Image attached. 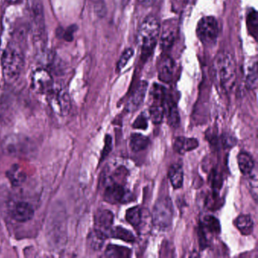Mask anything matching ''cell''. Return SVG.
<instances>
[{
	"instance_id": "obj_1",
	"label": "cell",
	"mask_w": 258,
	"mask_h": 258,
	"mask_svg": "<svg viewBox=\"0 0 258 258\" xmlns=\"http://www.w3.org/2000/svg\"><path fill=\"white\" fill-rule=\"evenodd\" d=\"M25 64V55L17 42L9 43L3 53V73L6 81L8 83L16 82L23 70Z\"/></svg>"
},
{
	"instance_id": "obj_2",
	"label": "cell",
	"mask_w": 258,
	"mask_h": 258,
	"mask_svg": "<svg viewBox=\"0 0 258 258\" xmlns=\"http://www.w3.org/2000/svg\"><path fill=\"white\" fill-rule=\"evenodd\" d=\"M214 75L224 90H230L236 79V69L233 57L228 52H220L214 61Z\"/></svg>"
},
{
	"instance_id": "obj_3",
	"label": "cell",
	"mask_w": 258,
	"mask_h": 258,
	"mask_svg": "<svg viewBox=\"0 0 258 258\" xmlns=\"http://www.w3.org/2000/svg\"><path fill=\"white\" fill-rule=\"evenodd\" d=\"M161 34V25L156 18L149 16L140 25L137 33V43L143 56L150 55L156 46Z\"/></svg>"
},
{
	"instance_id": "obj_4",
	"label": "cell",
	"mask_w": 258,
	"mask_h": 258,
	"mask_svg": "<svg viewBox=\"0 0 258 258\" xmlns=\"http://www.w3.org/2000/svg\"><path fill=\"white\" fill-rule=\"evenodd\" d=\"M30 26L36 43H44L46 39L44 11L41 0H26Z\"/></svg>"
},
{
	"instance_id": "obj_5",
	"label": "cell",
	"mask_w": 258,
	"mask_h": 258,
	"mask_svg": "<svg viewBox=\"0 0 258 258\" xmlns=\"http://www.w3.org/2000/svg\"><path fill=\"white\" fill-rule=\"evenodd\" d=\"M173 208L171 201L168 198H162L155 203L152 214L153 224L158 229L165 230L172 224Z\"/></svg>"
},
{
	"instance_id": "obj_6",
	"label": "cell",
	"mask_w": 258,
	"mask_h": 258,
	"mask_svg": "<svg viewBox=\"0 0 258 258\" xmlns=\"http://www.w3.org/2000/svg\"><path fill=\"white\" fill-rule=\"evenodd\" d=\"M197 36L203 45L213 46L217 43L219 26L217 19L213 16L202 18L197 25Z\"/></svg>"
},
{
	"instance_id": "obj_7",
	"label": "cell",
	"mask_w": 258,
	"mask_h": 258,
	"mask_svg": "<svg viewBox=\"0 0 258 258\" xmlns=\"http://www.w3.org/2000/svg\"><path fill=\"white\" fill-rule=\"evenodd\" d=\"M49 96V105L57 114L66 115L71 109V100L69 93L62 89H52L48 93Z\"/></svg>"
},
{
	"instance_id": "obj_8",
	"label": "cell",
	"mask_w": 258,
	"mask_h": 258,
	"mask_svg": "<svg viewBox=\"0 0 258 258\" xmlns=\"http://www.w3.org/2000/svg\"><path fill=\"white\" fill-rule=\"evenodd\" d=\"M4 150L13 155H27L31 151V143L28 139L19 135H12L7 137L3 143Z\"/></svg>"
},
{
	"instance_id": "obj_9",
	"label": "cell",
	"mask_w": 258,
	"mask_h": 258,
	"mask_svg": "<svg viewBox=\"0 0 258 258\" xmlns=\"http://www.w3.org/2000/svg\"><path fill=\"white\" fill-rule=\"evenodd\" d=\"M52 75L45 69H38L31 76L33 90L40 94H48L54 88Z\"/></svg>"
},
{
	"instance_id": "obj_10",
	"label": "cell",
	"mask_w": 258,
	"mask_h": 258,
	"mask_svg": "<svg viewBox=\"0 0 258 258\" xmlns=\"http://www.w3.org/2000/svg\"><path fill=\"white\" fill-rule=\"evenodd\" d=\"M11 215L16 221L25 223L29 221L34 217V208L28 202H17L12 207Z\"/></svg>"
},
{
	"instance_id": "obj_11",
	"label": "cell",
	"mask_w": 258,
	"mask_h": 258,
	"mask_svg": "<svg viewBox=\"0 0 258 258\" xmlns=\"http://www.w3.org/2000/svg\"><path fill=\"white\" fill-rule=\"evenodd\" d=\"M126 197V192L123 185L113 182L105 187L104 191V199L108 203L114 204L121 203L125 201Z\"/></svg>"
},
{
	"instance_id": "obj_12",
	"label": "cell",
	"mask_w": 258,
	"mask_h": 258,
	"mask_svg": "<svg viewBox=\"0 0 258 258\" xmlns=\"http://www.w3.org/2000/svg\"><path fill=\"white\" fill-rule=\"evenodd\" d=\"M147 90L148 83L146 81H142L139 84L126 104V110L128 111L132 112L140 108V105L144 102Z\"/></svg>"
},
{
	"instance_id": "obj_13",
	"label": "cell",
	"mask_w": 258,
	"mask_h": 258,
	"mask_svg": "<svg viewBox=\"0 0 258 258\" xmlns=\"http://www.w3.org/2000/svg\"><path fill=\"white\" fill-rule=\"evenodd\" d=\"M94 219L96 229L102 231L107 235V231L108 232L110 230L114 223L113 213L108 210H100L97 211Z\"/></svg>"
},
{
	"instance_id": "obj_14",
	"label": "cell",
	"mask_w": 258,
	"mask_h": 258,
	"mask_svg": "<svg viewBox=\"0 0 258 258\" xmlns=\"http://www.w3.org/2000/svg\"><path fill=\"white\" fill-rule=\"evenodd\" d=\"M174 62L170 57L162 58L158 64V78L162 82L168 84L173 79Z\"/></svg>"
},
{
	"instance_id": "obj_15",
	"label": "cell",
	"mask_w": 258,
	"mask_h": 258,
	"mask_svg": "<svg viewBox=\"0 0 258 258\" xmlns=\"http://www.w3.org/2000/svg\"><path fill=\"white\" fill-rule=\"evenodd\" d=\"M199 146V142L196 139L178 137L175 140L173 148L178 153L183 155L185 152L194 150Z\"/></svg>"
},
{
	"instance_id": "obj_16",
	"label": "cell",
	"mask_w": 258,
	"mask_h": 258,
	"mask_svg": "<svg viewBox=\"0 0 258 258\" xmlns=\"http://www.w3.org/2000/svg\"><path fill=\"white\" fill-rule=\"evenodd\" d=\"M107 235L102 231L98 229L90 232L87 237V244L89 247L93 250H99L102 248L105 242Z\"/></svg>"
},
{
	"instance_id": "obj_17",
	"label": "cell",
	"mask_w": 258,
	"mask_h": 258,
	"mask_svg": "<svg viewBox=\"0 0 258 258\" xmlns=\"http://www.w3.org/2000/svg\"><path fill=\"white\" fill-rule=\"evenodd\" d=\"M164 114H166L170 126L172 127H177L180 122V117L176 105L173 102H169L165 100L164 103Z\"/></svg>"
},
{
	"instance_id": "obj_18",
	"label": "cell",
	"mask_w": 258,
	"mask_h": 258,
	"mask_svg": "<svg viewBox=\"0 0 258 258\" xmlns=\"http://www.w3.org/2000/svg\"><path fill=\"white\" fill-rule=\"evenodd\" d=\"M168 177L174 188H179L183 184V170L182 166L174 164L170 166L168 171Z\"/></svg>"
},
{
	"instance_id": "obj_19",
	"label": "cell",
	"mask_w": 258,
	"mask_h": 258,
	"mask_svg": "<svg viewBox=\"0 0 258 258\" xmlns=\"http://www.w3.org/2000/svg\"><path fill=\"white\" fill-rule=\"evenodd\" d=\"M7 176L14 186H19L26 179V174L20 166L17 164L12 166L11 168L7 171Z\"/></svg>"
},
{
	"instance_id": "obj_20",
	"label": "cell",
	"mask_w": 258,
	"mask_h": 258,
	"mask_svg": "<svg viewBox=\"0 0 258 258\" xmlns=\"http://www.w3.org/2000/svg\"><path fill=\"white\" fill-rule=\"evenodd\" d=\"M234 223L242 235H248L253 232V220L249 215L238 216Z\"/></svg>"
},
{
	"instance_id": "obj_21",
	"label": "cell",
	"mask_w": 258,
	"mask_h": 258,
	"mask_svg": "<svg viewBox=\"0 0 258 258\" xmlns=\"http://www.w3.org/2000/svg\"><path fill=\"white\" fill-rule=\"evenodd\" d=\"M105 254L108 257L128 258L132 254V251L128 247L109 244L105 250Z\"/></svg>"
},
{
	"instance_id": "obj_22",
	"label": "cell",
	"mask_w": 258,
	"mask_h": 258,
	"mask_svg": "<svg viewBox=\"0 0 258 258\" xmlns=\"http://www.w3.org/2000/svg\"><path fill=\"white\" fill-rule=\"evenodd\" d=\"M161 34V44L164 49L171 47L176 37V28L174 25H164Z\"/></svg>"
},
{
	"instance_id": "obj_23",
	"label": "cell",
	"mask_w": 258,
	"mask_h": 258,
	"mask_svg": "<svg viewBox=\"0 0 258 258\" xmlns=\"http://www.w3.org/2000/svg\"><path fill=\"white\" fill-rule=\"evenodd\" d=\"M238 164L240 170L244 175L251 173L254 167L253 158L247 152H242L238 155Z\"/></svg>"
},
{
	"instance_id": "obj_24",
	"label": "cell",
	"mask_w": 258,
	"mask_h": 258,
	"mask_svg": "<svg viewBox=\"0 0 258 258\" xmlns=\"http://www.w3.org/2000/svg\"><path fill=\"white\" fill-rule=\"evenodd\" d=\"M149 144V140L148 137L140 134H134L131 135L130 146L134 152H140V151L146 149Z\"/></svg>"
},
{
	"instance_id": "obj_25",
	"label": "cell",
	"mask_w": 258,
	"mask_h": 258,
	"mask_svg": "<svg viewBox=\"0 0 258 258\" xmlns=\"http://www.w3.org/2000/svg\"><path fill=\"white\" fill-rule=\"evenodd\" d=\"M108 234L113 238H119L126 242H134L135 241V236L133 235L132 232H130L127 229H123L121 226L111 228L108 231Z\"/></svg>"
},
{
	"instance_id": "obj_26",
	"label": "cell",
	"mask_w": 258,
	"mask_h": 258,
	"mask_svg": "<svg viewBox=\"0 0 258 258\" xmlns=\"http://www.w3.org/2000/svg\"><path fill=\"white\" fill-rule=\"evenodd\" d=\"M246 86L249 90H255L257 87V62L253 61L247 71Z\"/></svg>"
},
{
	"instance_id": "obj_27",
	"label": "cell",
	"mask_w": 258,
	"mask_h": 258,
	"mask_svg": "<svg viewBox=\"0 0 258 258\" xmlns=\"http://www.w3.org/2000/svg\"><path fill=\"white\" fill-rule=\"evenodd\" d=\"M151 97L153 101V105H163L166 100V90L159 84H154L151 90Z\"/></svg>"
},
{
	"instance_id": "obj_28",
	"label": "cell",
	"mask_w": 258,
	"mask_h": 258,
	"mask_svg": "<svg viewBox=\"0 0 258 258\" xmlns=\"http://www.w3.org/2000/svg\"><path fill=\"white\" fill-rule=\"evenodd\" d=\"M142 219H143V211L140 207H134L126 211V221L134 227H137L141 224Z\"/></svg>"
},
{
	"instance_id": "obj_29",
	"label": "cell",
	"mask_w": 258,
	"mask_h": 258,
	"mask_svg": "<svg viewBox=\"0 0 258 258\" xmlns=\"http://www.w3.org/2000/svg\"><path fill=\"white\" fill-rule=\"evenodd\" d=\"M247 25L251 35L256 39L258 33V16L256 10L253 9L247 13Z\"/></svg>"
},
{
	"instance_id": "obj_30",
	"label": "cell",
	"mask_w": 258,
	"mask_h": 258,
	"mask_svg": "<svg viewBox=\"0 0 258 258\" xmlns=\"http://www.w3.org/2000/svg\"><path fill=\"white\" fill-rule=\"evenodd\" d=\"M149 115H150L151 120L154 123L159 124L163 121V118H164V106L152 105L149 108Z\"/></svg>"
},
{
	"instance_id": "obj_31",
	"label": "cell",
	"mask_w": 258,
	"mask_h": 258,
	"mask_svg": "<svg viewBox=\"0 0 258 258\" xmlns=\"http://www.w3.org/2000/svg\"><path fill=\"white\" fill-rule=\"evenodd\" d=\"M204 227L213 234H219L221 230L219 220L213 216H207L204 219Z\"/></svg>"
},
{
	"instance_id": "obj_32",
	"label": "cell",
	"mask_w": 258,
	"mask_h": 258,
	"mask_svg": "<svg viewBox=\"0 0 258 258\" xmlns=\"http://www.w3.org/2000/svg\"><path fill=\"white\" fill-rule=\"evenodd\" d=\"M134 54V49H131V48L125 49L122 55H120V59H119L118 62H117V70L121 71L127 64V63L129 62Z\"/></svg>"
},
{
	"instance_id": "obj_33",
	"label": "cell",
	"mask_w": 258,
	"mask_h": 258,
	"mask_svg": "<svg viewBox=\"0 0 258 258\" xmlns=\"http://www.w3.org/2000/svg\"><path fill=\"white\" fill-rule=\"evenodd\" d=\"M148 126H149V123H148L147 117H146V115L143 113L140 114L137 117L134 123H133V127L134 129L146 130L148 128Z\"/></svg>"
},
{
	"instance_id": "obj_34",
	"label": "cell",
	"mask_w": 258,
	"mask_h": 258,
	"mask_svg": "<svg viewBox=\"0 0 258 258\" xmlns=\"http://www.w3.org/2000/svg\"><path fill=\"white\" fill-rule=\"evenodd\" d=\"M111 149H112V139H111V136L107 135L105 137V146H104L103 151L102 152V161L108 156V154L111 152Z\"/></svg>"
},
{
	"instance_id": "obj_35",
	"label": "cell",
	"mask_w": 258,
	"mask_h": 258,
	"mask_svg": "<svg viewBox=\"0 0 258 258\" xmlns=\"http://www.w3.org/2000/svg\"><path fill=\"white\" fill-rule=\"evenodd\" d=\"M156 0H138V2L144 7H150L155 4Z\"/></svg>"
},
{
	"instance_id": "obj_36",
	"label": "cell",
	"mask_w": 258,
	"mask_h": 258,
	"mask_svg": "<svg viewBox=\"0 0 258 258\" xmlns=\"http://www.w3.org/2000/svg\"><path fill=\"white\" fill-rule=\"evenodd\" d=\"M7 2L10 3V4H17V3L20 2L21 0H7Z\"/></svg>"
},
{
	"instance_id": "obj_37",
	"label": "cell",
	"mask_w": 258,
	"mask_h": 258,
	"mask_svg": "<svg viewBox=\"0 0 258 258\" xmlns=\"http://www.w3.org/2000/svg\"><path fill=\"white\" fill-rule=\"evenodd\" d=\"M0 43H1V38H0Z\"/></svg>"
}]
</instances>
